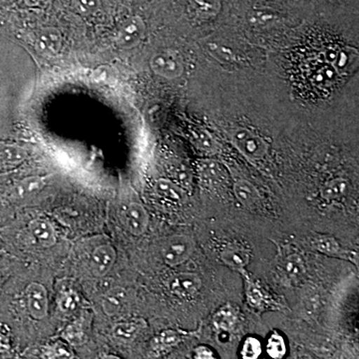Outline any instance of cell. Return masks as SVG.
Instances as JSON below:
<instances>
[{
	"label": "cell",
	"mask_w": 359,
	"mask_h": 359,
	"mask_svg": "<svg viewBox=\"0 0 359 359\" xmlns=\"http://www.w3.org/2000/svg\"><path fill=\"white\" fill-rule=\"evenodd\" d=\"M194 354H195V356H194V358H199V359L214 358V353H212V351H211V349L208 348L207 346L197 347V348L195 349V351H194Z\"/></svg>",
	"instance_id": "d6a6232c"
},
{
	"label": "cell",
	"mask_w": 359,
	"mask_h": 359,
	"mask_svg": "<svg viewBox=\"0 0 359 359\" xmlns=\"http://www.w3.org/2000/svg\"><path fill=\"white\" fill-rule=\"evenodd\" d=\"M27 152L15 144L0 142V171L20 164L25 159Z\"/></svg>",
	"instance_id": "7c38bea8"
},
{
	"label": "cell",
	"mask_w": 359,
	"mask_h": 359,
	"mask_svg": "<svg viewBox=\"0 0 359 359\" xmlns=\"http://www.w3.org/2000/svg\"><path fill=\"white\" fill-rule=\"evenodd\" d=\"M318 248L325 252H335L339 249V245L332 238H323L318 242Z\"/></svg>",
	"instance_id": "4dcf8cb0"
},
{
	"label": "cell",
	"mask_w": 359,
	"mask_h": 359,
	"mask_svg": "<svg viewBox=\"0 0 359 359\" xmlns=\"http://www.w3.org/2000/svg\"><path fill=\"white\" fill-rule=\"evenodd\" d=\"M146 25L140 16H131L120 26L116 43L122 49H132L145 36Z\"/></svg>",
	"instance_id": "277c9868"
},
{
	"label": "cell",
	"mask_w": 359,
	"mask_h": 359,
	"mask_svg": "<svg viewBox=\"0 0 359 359\" xmlns=\"http://www.w3.org/2000/svg\"><path fill=\"white\" fill-rule=\"evenodd\" d=\"M210 48H211V50L218 53L222 58L226 59V61H231L233 60V59H235L233 58V52L230 50V49L224 48V47L215 44L210 45Z\"/></svg>",
	"instance_id": "1f68e13d"
},
{
	"label": "cell",
	"mask_w": 359,
	"mask_h": 359,
	"mask_svg": "<svg viewBox=\"0 0 359 359\" xmlns=\"http://www.w3.org/2000/svg\"><path fill=\"white\" fill-rule=\"evenodd\" d=\"M236 321H237V314H236L235 309L230 306L219 309L212 320L215 327L219 330H224V332H229L235 327Z\"/></svg>",
	"instance_id": "d6986e66"
},
{
	"label": "cell",
	"mask_w": 359,
	"mask_h": 359,
	"mask_svg": "<svg viewBox=\"0 0 359 359\" xmlns=\"http://www.w3.org/2000/svg\"><path fill=\"white\" fill-rule=\"evenodd\" d=\"M144 327H145V321L142 320L122 321L116 325L113 330V334L117 339L123 340L133 339Z\"/></svg>",
	"instance_id": "ac0fdd59"
},
{
	"label": "cell",
	"mask_w": 359,
	"mask_h": 359,
	"mask_svg": "<svg viewBox=\"0 0 359 359\" xmlns=\"http://www.w3.org/2000/svg\"><path fill=\"white\" fill-rule=\"evenodd\" d=\"M189 13L197 20L216 18L222 9L221 0H189Z\"/></svg>",
	"instance_id": "8fae6325"
},
{
	"label": "cell",
	"mask_w": 359,
	"mask_h": 359,
	"mask_svg": "<svg viewBox=\"0 0 359 359\" xmlns=\"http://www.w3.org/2000/svg\"><path fill=\"white\" fill-rule=\"evenodd\" d=\"M101 0H71L72 8L80 15H91L101 8Z\"/></svg>",
	"instance_id": "603a6c76"
},
{
	"label": "cell",
	"mask_w": 359,
	"mask_h": 359,
	"mask_svg": "<svg viewBox=\"0 0 359 359\" xmlns=\"http://www.w3.org/2000/svg\"><path fill=\"white\" fill-rule=\"evenodd\" d=\"M156 193L159 197L169 202H181L184 198V193L178 185L167 179H160L156 182Z\"/></svg>",
	"instance_id": "9a60e30c"
},
{
	"label": "cell",
	"mask_w": 359,
	"mask_h": 359,
	"mask_svg": "<svg viewBox=\"0 0 359 359\" xmlns=\"http://www.w3.org/2000/svg\"><path fill=\"white\" fill-rule=\"evenodd\" d=\"M201 179L208 186H219L223 183L224 172L215 161H203L200 168Z\"/></svg>",
	"instance_id": "4fadbf2b"
},
{
	"label": "cell",
	"mask_w": 359,
	"mask_h": 359,
	"mask_svg": "<svg viewBox=\"0 0 359 359\" xmlns=\"http://www.w3.org/2000/svg\"><path fill=\"white\" fill-rule=\"evenodd\" d=\"M23 4L28 7H37L43 6L47 0H21Z\"/></svg>",
	"instance_id": "d590c367"
},
{
	"label": "cell",
	"mask_w": 359,
	"mask_h": 359,
	"mask_svg": "<svg viewBox=\"0 0 359 359\" xmlns=\"http://www.w3.org/2000/svg\"><path fill=\"white\" fill-rule=\"evenodd\" d=\"M201 144H202V148L207 151H214L215 144L214 141L211 138L210 135L203 132L202 136L200 137Z\"/></svg>",
	"instance_id": "836d02e7"
},
{
	"label": "cell",
	"mask_w": 359,
	"mask_h": 359,
	"mask_svg": "<svg viewBox=\"0 0 359 359\" xmlns=\"http://www.w3.org/2000/svg\"><path fill=\"white\" fill-rule=\"evenodd\" d=\"M182 339H183L182 332H177V330H165L156 339V342H157V346L162 348H170V347L177 346Z\"/></svg>",
	"instance_id": "cb8c5ba5"
},
{
	"label": "cell",
	"mask_w": 359,
	"mask_h": 359,
	"mask_svg": "<svg viewBox=\"0 0 359 359\" xmlns=\"http://www.w3.org/2000/svg\"><path fill=\"white\" fill-rule=\"evenodd\" d=\"M194 243L187 236H174L163 245L162 256L168 266L183 264L193 254Z\"/></svg>",
	"instance_id": "3957f363"
},
{
	"label": "cell",
	"mask_w": 359,
	"mask_h": 359,
	"mask_svg": "<svg viewBox=\"0 0 359 359\" xmlns=\"http://www.w3.org/2000/svg\"><path fill=\"white\" fill-rule=\"evenodd\" d=\"M278 20V15L269 9L257 8L252 9L249 14L250 25L256 26L268 25Z\"/></svg>",
	"instance_id": "7402d4cb"
},
{
	"label": "cell",
	"mask_w": 359,
	"mask_h": 359,
	"mask_svg": "<svg viewBox=\"0 0 359 359\" xmlns=\"http://www.w3.org/2000/svg\"><path fill=\"white\" fill-rule=\"evenodd\" d=\"M13 346V339L8 328L4 323H0V356L11 353Z\"/></svg>",
	"instance_id": "83f0119b"
},
{
	"label": "cell",
	"mask_w": 359,
	"mask_h": 359,
	"mask_svg": "<svg viewBox=\"0 0 359 359\" xmlns=\"http://www.w3.org/2000/svg\"><path fill=\"white\" fill-rule=\"evenodd\" d=\"M233 192H235L236 198L241 204L245 207H252L256 205L259 199V194L254 185L249 183L245 180H241L233 186Z\"/></svg>",
	"instance_id": "5bb4252c"
},
{
	"label": "cell",
	"mask_w": 359,
	"mask_h": 359,
	"mask_svg": "<svg viewBox=\"0 0 359 359\" xmlns=\"http://www.w3.org/2000/svg\"><path fill=\"white\" fill-rule=\"evenodd\" d=\"M52 348L54 349L53 353H49L51 358H70V353L67 349L63 348V346H53Z\"/></svg>",
	"instance_id": "e575fe53"
},
{
	"label": "cell",
	"mask_w": 359,
	"mask_h": 359,
	"mask_svg": "<svg viewBox=\"0 0 359 359\" xmlns=\"http://www.w3.org/2000/svg\"><path fill=\"white\" fill-rule=\"evenodd\" d=\"M61 34L54 27H45L40 30L35 39V48L44 55H55L60 50Z\"/></svg>",
	"instance_id": "9c48e42d"
},
{
	"label": "cell",
	"mask_w": 359,
	"mask_h": 359,
	"mask_svg": "<svg viewBox=\"0 0 359 359\" xmlns=\"http://www.w3.org/2000/svg\"><path fill=\"white\" fill-rule=\"evenodd\" d=\"M32 237L44 248L53 247L56 244V233L53 226L47 219L37 218L28 224Z\"/></svg>",
	"instance_id": "30bf717a"
},
{
	"label": "cell",
	"mask_w": 359,
	"mask_h": 359,
	"mask_svg": "<svg viewBox=\"0 0 359 359\" xmlns=\"http://www.w3.org/2000/svg\"><path fill=\"white\" fill-rule=\"evenodd\" d=\"M125 222L132 235H143L148 228V212L139 203H131L125 211Z\"/></svg>",
	"instance_id": "ba28073f"
},
{
	"label": "cell",
	"mask_w": 359,
	"mask_h": 359,
	"mask_svg": "<svg viewBox=\"0 0 359 359\" xmlns=\"http://www.w3.org/2000/svg\"><path fill=\"white\" fill-rule=\"evenodd\" d=\"M233 144L242 154L250 160H259L266 154L268 147L261 137L245 128L233 130L231 135Z\"/></svg>",
	"instance_id": "6da1fadb"
},
{
	"label": "cell",
	"mask_w": 359,
	"mask_h": 359,
	"mask_svg": "<svg viewBox=\"0 0 359 359\" xmlns=\"http://www.w3.org/2000/svg\"><path fill=\"white\" fill-rule=\"evenodd\" d=\"M347 188H348V183L346 179L337 178L327 182L323 186V197L327 200H339L344 194L346 193Z\"/></svg>",
	"instance_id": "ffe728a7"
},
{
	"label": "cell",
	"mask_w": 359,
	"mask_h": 359,
	"mask_svg": "<svg viewBox=\"0 0 359 359\" xmlns=\"http://www.w3.org/2000/svg\"><path fill=\"white\" fill-rule=\"evenodd\" d=\"M26 299L30 316L37 320H43L48 311V295L43 285L32 283L26 287Z\"/></svg>",
	"instance_id": "5b68a950"
},
{
	"label": "cell",
	"mask_w": 359,
	"mask_h": 359,
	"mask_svg": "<svg viewBox=\"0 0 359 359\" xmlns=\"http://www.w3.org/2000/svg\"><path fill=\"white\" fill-rule=\"evenodd\" d=\"M285 269L292 276L302 275V271H304V264H302L301 257L290 256L287 259V264H285Z\"/></svg>",
	"instance_id": "f1b7e54d"
},
{
	"label": "cell",
	"mask_w": 359,
	"mask_h": 359,
	"mask_svg": "<svg viewBox=\"0 0 359 359\" xmlns=\"http://www.w3.org/2000/svg\"><path fill=\"white\" fill-rule=\"evenodd\" d=\"M202 282L194 273H179L170 280L169 289L180 297H190L200 290Z\"/></svg>",
	"instance_id": "52a82bcc"
},
{
	"label": "cell",
	"mask_w": 359,
	"mask_h": 359,
	"mask_svg": "<svg viewBox=\"0 0 359 359\" xmlns=\"http://www.w3.org/2000/svg\"><path fill=\"white\" fill-rule=\"evenodd\" d=\"M125 302V292L118 287H111L106 292L105 297L103 299V309L108 316H115L123 309Z\"/></svg>",
	"instance_id": "e0dca14e"
},
{
	"label": "cell",
	"mask_w": 359,
	"mask_h": 359,
	"mask_svg": "<svg viewBox=\"0 0 359 359\" xmlns=\"http://www.w3.org/2000/svg\"><path fill=\"white\" fill-rule=\"evenodd\" d=\"M266 353L273 358H283L285 355L287 346L282 335L275 332L269 337L266 344Z\"/></svg>",
	"instance_id": "44dd1931"
},
{
	"label": "cell",
	"mask_w": 359,
	"mask_h": 359,
	"mask_svg": "<svg viewBox=\"0 0 359 359\" xmlns=\"http://www.w3.org/2000/svg\"><path fill=\"white\" fill-rule=\"evenodd\" d=\"M222 259L230 268L243 269L249 264L250 255L248 250L238 247H230L224 250Z\"/></svg>",
	"instance_id": "2e32d148"
},
{
	"label": "cell",
	"mask_w": 359,
	"mask_h": 359,
	"mask_svg": "<svg viewBox=\"0 0 359 359\" xmlns=\"http://www.w3.org/2000/svg\"><path fill=\"white\" fill-rule=\"evenodd\" d=\"M116 250L111 245H102L96 248L90 259L92 273L98 278H103L111 271L116 261Z\"/></svg>",
	"instance_id": "8992f818"
},
{
	"label": "cell",
	"mask_w": 359,
	"mask_h": 359,
	"mask_svg": "<svg viewBox=\"0 0 359 359\" xmlns=\"http://www.w3.org/2000/svg\"><path fill=\"white\" fill-rule=\"evenodd\" d=\"M65 337L71 344H74V346H81L87 340L83 330L77 323H74V325L66 328Z\"/></svg>",
	"instance_id": "484cf974"
},
{
	"label": "cell",
	"mask_w": 359,
	"mask_h": 359,
	"mask_svg": "<svg viewBox=\"0 0 359 359\" xmlns=\"http://www.w3.org/2000/svg\"><path fill=\"white\" fill-rule=\"evenodd\" d=\"M6 0H0V4H4V2H6Z\"/></svg>",
	"instance_id": "8d00e7d4"
},
{
	"label": "cell",
	"mask_w": 359,
	"mask_h": 359,
	"mask_svg": "<svg viewBox=\"0 0 359 359\" xmlns=\"http://www.w3.org/2000/svg\"><path fill=\"white\" fill-rule=\"evenodd\" d=\"M150 67L158 76L176 79L184 73V65L178 54L173 51H160L150 60Z\"/></svg>",
	"instance_id": "7a4b0ae2"
},
{
	"label": "cell",
	"mask_w": 359,
	"mask_h": 359,
	"mask_svg": "<svg viewBox=\"0 0 359 359\" xmlns=\"http://www.w3.org/2000/svg\"><path fill=\"white\" fill-rule=\"evenodd\" d=\"M248 297H249L250 304L254 306H261L262 302H263V295H262L261 290L255 287L254 285H250L249 289H248Z\"/></svg>",
	"instance_id": "f546056e"
},
{
	"label": "cell",
	"mask_w": 359,
	"mask_h": 359,
	"mask_svg": "<svg viewBox=\"0 0 359 359\" xmlns=\"http://www.w3.org/2000/svg\"><path fill=\"white\" fill-rule=\"evenodd\" d=\"M262 353V346L261 342L257 339H245L244 346L242 348V355L245 359H256L261 355Z\"/></svg>",
	"instance_id": "d4e9b609"
},
{
	"label": "cell",
	"mask_w": 359,
	"mask_h": 359,
	"mask_svg": "<svg viewBox=\"0 0 359 359\" xmlns=\"http://www.w3.org/2000/svg\"><path fill=\"white\" fill-rule=\"evenodd\" d=\"M81 304V299L74 292H69L63 295L60 301V309L66 313H71L76 311L79 304Z\"/></svg>",
	"instance_id": "4316f807"
}]
</instances>
